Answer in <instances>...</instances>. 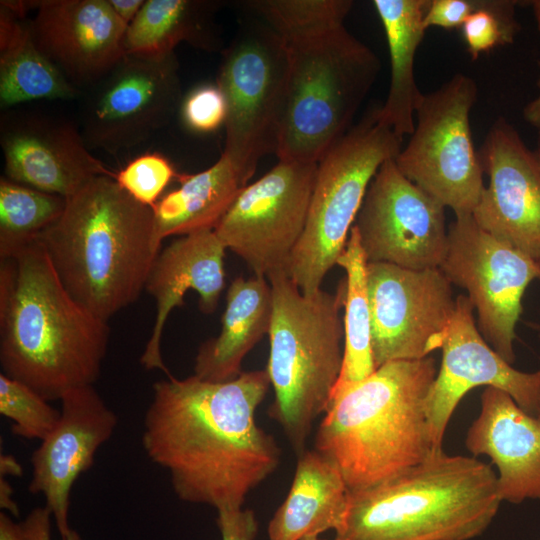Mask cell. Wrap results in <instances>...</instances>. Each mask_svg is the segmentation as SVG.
Segmentation results:
<instances>
[{
	"instance_id": "1",
	"label": "cell",
	"mask_w": 540,
	"mask_h": 540,
	"mask_svg": "<svg viewBox=\"0 0 540 540\" xmlns=\"http://www.w3.org/2000/svg\"><path fill=\"white\" fill-rule=\"evenodd\" d=\"M270 386L266 369L225 382L194 374L154 382L141 442L180 500L239 509L275 472L281 449L255 417Z\"/></svg>"
},
{
	"instance_id": "2",
	"label": "cell",
	"mask_w": 540,
	"mask_h": 540,
	"mask_svg": "<svg viewBox=\"0 0 540 540\" xmlns=\"http://www.w3.org/2000/svg\"><path fill=\"white\" fill-rule=\"evenodd\" d=\"M110 327L65 289L38 240L0 259V365L47 401L98 380Z\"/></svg>"
},
{
	"instance_id": "3",
	"label": "cell",
	"mask_w": 540,
	"mask_h": 540,
	"mask_svg": "<svg viewBox=\"0 0 540 540\" xmlns=\"http://www.w3.org/2000/svg\"><path fill=\"white\" fill-rule=\"evenodd\" d=\"M154 230L152 208L97 176L66 198L39 241L68 293L108 322L145 290L161 246Z\"/></svg>"
},
{
	"instance_id": "4",
	"label": "cell",
	"mask_w": 540,
	"mask_h": 540,
	"mask_svg": "<svg viewBox=\"0 0 540 540\" xmlns=\"http://www.w3.org/2000/svg\"><path fill=\"white\" fill-rule=\"evenodd\" d=\"M436 375L431 356L390 361L330 403L314 449L335 463L349 492L388 480L438 450L426 414Z\"/></svg>"
},
{
	"instance_id": "5",
	"label": "cell",
	"mask_w": 540,
	"mask_h": 540,
	"mask_svg": "<svg viewBox=\"0 0 540 540\" xmlns=\"http://www.w3.org/2000/svg\"><path fill=\"white\" fill-rule=\"evenodd\" d=\"M501 502L491 465L441 449L349 492L334 540H470L487 530Z\"/></svg>"
},
{
	"instance_id": "6",
	"label": "cell",
	"mask_w": 540,
	"mask_h": 540,
	"mask_svg": "<svg viewBox=\"0 0 540 540\" xmlns=\"http://www.w3.org/2000/svg\"><path fill=\"white\" fill-rule=\"evenodd\" d=\"M288 59L287 97L276 155L315 162L352 128L381 65L344 20H327L278 34Z\"/></svg>"
},
{
	"instance_id": "7",
	"label": "cell",
	"mask_w": 540,
	"mask_h": 540,
	"mask_svg": "<svg viewBox=\"0 0 540 540\" xmlns=\"http://www.w3.org/2000/svg\"><path fill=\"white\" fill-rule=\"evenodd\" d=\"M273 296L270 354L266 371L274 390L269 416L298 454L306 448L316 418L329 406L344 354L340 311L346 278L335 291L303 293L285 269L267 276Z\"/></svg>"
},
{
	"instance_id": "8",
	"label": "cell",
	"mask_w": 540,
	"mask_h": 540,
	"mask_svg": "<svg viewBox=\"0 0 540 540\" xmlns=\"http://www.w3.org/2000/svg\"><path fill=\"white\" fill-rule=\"evenodd\" d=\"M402 140L379 123L373 107L319 160L305 227L286 269L303 293L318 291L337 265L371 180L399 154Z\"/></svg>"
},
{
	"instance_id": "9",
	"label": "cell",
	"mask_w": 540,
	"mask_h": 540,
	"mask_svg": "<svg viewBox=\"0 0 540 540\" xmlns=\"http://www.w3.org/2000/svg\"><path fill=\"white\" fill-rule=\"evenodd\" d=\"M288 59L281 37L256 18L243 23L222 50L216 84L226 102L222 154L250 179L275 153L287 97Z\"/></svg>"
},
{
	"instance_id": "10",
	"label": "cell",
	"mask_w": 540,
	"mask_h": 540,
	"mask_svg": "<svg viewBox=\"0 0 540 540\" xmlns=\"http://www.w3.org/2000/svg\"><path fill=\"white\" fill-rule=\"evenodd\" d=\"M477 93L475 81L458 73L424 94L414 132L394 159L408 180L455 215L473 214L485 189L470 128Z\"/></svg>"
},
{
	"instance_id": "11",
	"label": "cell",
	"mask_w": 540,
	"mask_h": 540,
	"mask_svg": "<svg viewBox=\"0 0 540 540\" xmlns=\"http://www.w3.org/2000/svg\"><path fill=\"white\" fill-rule=\"evenodd\" d=\"M439 267L451 284L467 291L477 311V328L505 361L516 359L515 327L522 298L540 280V263L481 229L472 214L455 215Z\"/></svg>"
},
{
	"instance_id": "12",
	"label": "cell",
	"mask_w": 540,
	"mask_h": 540,
	"mask_svg": "<svg viewBox=\"0 0 540 540\" xmlns=\"http://www.w3.org/2000/svg\"><path fill=\"white\" fill-rule=\"evenodd\" d=\"M87 90L81 134L88 146L110 153L146 142L170 123L182 102L175 53L125 54Z\"/></svg>"
},
{
	"instance_id": "13",
	"label": "cell",
	"mask_w": 540,
	"mask_h": 540,
	"mask_svg": "<svg viewBox=\"0 0 540 540\" xmlns=\"http://www.w3.org/2000/svg\"><path fill=\"white\" fill-rule=\"evenodd\" d=\"M318 163L283 161L243 188L214 231L254 275L287 269L305 227Z\"/></svg>"
},
{
	"instance_id": "14",
	"label": "cell",
	"mask_w": 540,
	"mask_h": 540,
	"mask_svg": "<svg viewBox=\"0 0 540 540\" xmlns=\"http://www.w3.org/2000/svg\"><path fill=\"white\" fill-rule=\"evenodd\" d=\"M366 273L376 369L441 349L456 309L452 284L444 273L382 262L367 263Z\"/></svg>"
},
{
	"instance_id": "15",
	"label": "cell",
	"mask_w": 540,
	"mask_h": 540,
	"mask_svg": "<svg viewBox=\"0 0 540 540\" xmlns=\"http://www.w3.org/2000/svg\"><path fill=\"white\" fill-rule=\"evenodd\" d=\"M353 226L367 263L439 268L447 249L445 206L408 180L394 159L371 180Z\"/></svg>"
},
{
	"instance_id": "16",
	"label": "cell",
	"mask_w": 540,
	"mask_h": 540,
	"mask_svg": "<svg viewBox=\"0 0 540 540\" xmlns=\"http://www.w3.org/2000/svg\"><path fill=\"white\" fill-rule=\"evenodd\" d=\"M473 312L467 295L457 296L455 313L441 347L440 369L426 399L431 438L438 450L442 449L459 402L478 386L502 390L525 412L540 417V367L534 372H522L505 361L479 332Z\"/></svg>"
},
{
	"instance_id": "17",
	"label": "cell",
	"mask_w": 540,
	"mask_h": 540,
	"mask_svg": "<svg viewBox=\"0 0 540 540\" xmlns=\"http://www.w3.org/2000/svg\"><path fill=\"white\" fill-rule=\"evenodd\" d=\"M489 185L473 211L477 225L540 263V150L499 118L479 151Z\"/></svg>"
},
{
	"instance_id": "18",
	"label": "cell",
	"mask_w": 540,
	"mask_h": 540,
	"mask_svg": "<svg viewBox=\"0 0 540 540\" xmlns=\"http://www.w3.org/2000/svg\"><path fill=\"white\" fill-rule=\"evenodd\" d=\"M4 177L68 198L97 176L115 178L94 157L70 122L33 111L11 112L1 120Z\"/></svg>"
},
{
	"instance_id": "19",
	"label": "cell",
	"mask_w": 540,
	"mask_h": 540,
	"mask_svg": "<svg viewBox=\"0 0 540 540\" xmlns=\"http://www.w3.org/2000/svg\"><path fill=\"white\" fill-rule=\"evenodd\" d=\"M59 420L31 457L28 490L41 494L61 540L71 531L70 494L78 477L94 463L97 450L113 435L116 413L93 385L72 389L60 399Z\"/></svg>"
},
{
	"instance_id": "20",
	"label": "cell",
	"mask_w": 540,
	"mask_h": 540,
	"mask_svg": "<svg viewBox=\"0 0 540 540\" xmlns=\"http://www.w3.org/2000/svg\"><path fill=\"white\" fill-rule=\"evenodd\" d=\"M35 10L36 44L82 92L125 55L127 26L108 0H42Z\"/></svg>"
},
{
	"instance_id": "21",
	"label": "cell",
	"mask_w": 540,
	"mask_h": 540,
	"mask_svg": "<svg viewBox=\"0 0 540 540\" xmlns=\"http://www.w3.org/2000/svg\"><path fill=\"white\" fill-rule=\"evenodd\" d=\"M225 251L215 231L204 230L182 235L159 252L145 284L155 301L153 329L140 357L145 369L170 375L161 354L162 335L170 313L183 305L189 290L198 293L202 312L215 311L225 285Z\"/></svg>"
},
{
	"instance_id": "22",
	"label": "cell",
	"mask_w": 540,
	"mask_h": 540,
	"mask_svg": "<svg viewBox=\"0 0 540 540\" xmlns=\"http://www.w3.org/2000/svg\"><path fill=\"white\" fill-rule=\"evenodd\" d=\"M480 399V412L466 434L467 450L474 457L488 456L496 466L502 501L540 499V417L497 388L486 387Z\"/></svg>"
},
{
	"instance_id": "23",
	"label": "cell",
	"mask_w": 540,
	"mask_h": 540,
	"mask_svg": "<svg viewBox=\"0 0 540 540\" xmlns=\"http://www.w3.org/2000/svg\"><path fill=\"white\" fill-rule=\"evenodd\" d=\"M349 490L327 456L305 449L298 454L290 490L267 526L269 540H308L343 522Z\"/></svg>"
},
{
	"instance_id": "24",
	"label": "cell",
	"mask_w": 540,
	"mask_h": 540,
	"mask_svg": "<svg viewBox=\"0 0 540 540\" xmlns=\"http://www.w3.org/2000/svg\"><path fill=\"white\" fill-rule=\"evenodd\" d=\"M272 313L273 296L267 277H236L227 290L220 333L200 345L194 375L211 382L238 377L244 357L269 334Z\"/></svg>"
},
{
	"instance_id": "25",
	"label": "cell",
	"mask_w": 540,
	"mask_h": 540,
	"mask_svg": "<svg viewBox=\"0 0 540 540\" xmlns=\"http://www.w3.org/2000/svg\"><path fill=\"white\" fill-rule=\"evenodd\" d=\"M431 0H374L390 56V84L384 104L377 107L380 124L401 139L415 129L414 116L424 94L417 86L414 63L424 38V18Z\"/></svg>"
},
{
	"instance_id": "26",
	"label": "cell",
	"mask_w": 540,
	"mask_h": 540,
	"mask_svg": "<svg viewBox=\"0 0 540 540\" xmlns=\"http://www.w3.org/2000/svg\"><path fill=\"white\" fill-rule=\"evenodd\" d=\"M177 178L179 187L153 208L155 238L160 245L171 235L214 230L249 180L224 154L209 168Z\"/></svg>"
},
{
	"instance_id": "27",
	"label": "cell",
	"mask_w": 540,
	"mask_h": 540,
	"mask_svg": "<svg viewBox=\"0 0 540 540\" xmlns=\"http://www.w3.org/2000/svg\"><path fill=\"white\" fill-rule=\"evenodd\" d=\"M71 84L36 44L29 21L0 3V107L37 100H73Z\"/></svg>"
},
{
	"instance_id": "28",
	"label": "cell",
	"mask_w": 540,
	"mask_h": 540,
	"mask_svg": "<svg viewBox=\"0 0 540 540\" xmlns=\"http://www.w3.org/2000/svg\"><path fill=\"white\" fill-rule=\"evenodd\" d=\"M222 5L216 0H145L127 27L124 53L166 55L181 43L206 52L220 51L222 39L215 20Z\"/></svg>"
},
{
	"instance_id": "29",
	"label": "cell",
	"mask_w": 540,
	"mask_h": 540,
	"mask_svg": "<svg viewBox=\"0 0 540 540\" xmlns=\"http://www.w3.org/2000/svg\"><path fill=\"white\" fill-rule=\"evenodd\" d=\"M337 265L346 272L345 313L343 317L344 354L342 370L332 392L330 403L376 370L371 347L367 260L360 244L358 231L354 226L350 230L346 246L337 260Z\"/></svg>"
},
{
	"instance_id": "30",
	"label": "cell",
	"mask_w": 540,
	"mask_h": 540,
	"mask_svg": "<svg viewBox=\"0 0 540 540\" xmlns=\"http://www.w3.org/2000/svg\"><path fill=\"white\" fill-rule=\"evenodd\" d=\"M66 198L0 179V259L39 240L63 213Z\"/></svg>"
},
{
	"instance_id": "31",
	"label": "cell",
	"mask_w": 540,
	"mask_h": 540,
	"mask_svg": "<svg viewBox=\"0 0 540 540\" xmlns=\"http://www.w3.org/2000/svg\"><path fill=\"white\" fill-rule=\"evenodd\" d=\"M0 413L12 422L14 435L40 440L54 429L60 411L26 384L0 374Z\"/></svg>"
},
{
	"instance_id": "32",
	"label": "cell",
	"mask_w": 540,
	"mask_h": 540,
	"mask_svg": "<svg viewBox=\"0 0 540 540\" xmlns=\"http://www.w3.org/2000/svg\"><path fill=\"white\" fill-rule=\"evenodd\" d=\"M517 3L511 0H478L476 10L461 27L473 60L481 53L514 42L520 30L515 18Z\"/></svg>"
},
{
	"instance_id": "33",
	"label": "cell",
	"mask_w": 540,
	"mask_h": 540,
	"mask_svg": "<svg viewBox=\"0 0 540 540\" xmlns=\"http://www.w3.org/2000/svg\"><path fill=\"white\" fill-rule=\"evenodd\" d=\"M177 175L166 157L145 153L117 172L115 180L136 201L153 209L164 189Z\"/></svg>"
},
{
	"instance_id": "34",
	"label": "cell",
	"mask_w": 540,
	"mask_h": 540,
	"mask_svg": "<svg viewBox=\"0 0 540 540\" xmlns=\"http://www.w3.org/2000/svg\"><path fill=\"white\" fill-rule=\"evenodd\" d=\"M181 117L186 127L197 133L217 130L226 120V102L217 84H202L182 100Z\"/></svg>"
},
{
	"instance_id": "35",
	"label": "cell",
	"mask_w": 540,
	"mask_h": 540,
	"mask_svg": "<svg viewBox=\"0 0 540 540\" xmlns=\"http://www.w3.org/2000/svg\"><path fill=\"white\" fill-rule=\"evenodd\" d=\"M477 4L478 0H431L424 26L426 29L431 26L443 29L462 27Z\"/></svg>"
},
{
	"instance_id": "36",
	"label": "cell",
	"mask_w": 540,
	"mask_h": 540,
	"mask_svg": "<svg viewBox=\"0 0 540 540\" xmlns=\"http://www.w3.org/2000/svg\"><path fill=\"white\" fill-rule=\"evenodd\" d=\"M216 524L221 540H255L258 521L251 509H227L217 511Z\"/></svg>"
},
{
	"instance_id": "37",
	"label": "cell",
	"mask_w": 540,
	"mask_h": 540,
	"mask_svg": "<svg viewBox=\"0 0 540 540\" xmlns=\"http://www.w3.org/2000/svg\"><path fill=\"white\" fill-rule=\"evenodd\" d=\"M52 515L47 507L33 509L27 517L19 523L22 540H51ZM63 540H82L79 533L71 529Z\"/></svg>"
},
{
	"instance_id": "38",
	"label": "cell",
	"mask_w": 540,
	"mask_h": 540,
	"mask_svg": "<svg viewBox=\"0 0 540 540\" xmlns=\"http://www.w3.org/2000/svg\"><path fill=\"white\" fill-rule=\"evenodd\" d=\"M112 9L128 27L135 19L145 0H108Z\"/></svg>"
},
{
	"instance_id": "39",
	"label": "cell",
	"mask_w": 540,
	"mask_h": 540,
	"mask_svg": "<svg viewBox=\"0 0 540 540\" xmlns=\"http://www.w3.org/2000/svg\"><path fill=\"white\" fill-rule=\"evenodd\" d=\"M540 70V59L537 61ZM538 95L523 109V117L526 122L540 131V74L537 80Z\"/></svg>"
},
{
	"instance_id": "40",
	"label": "cell",
	"mask_w": 540,
	"mask_h": 540,
	"mask_svg": "<svg viewBox=\"0 0 540 540\" xmlns=\"http://www.w3.org/2000/svg\"><path fill=\"white\" fill-rule=\"evenodd\" d=\"M13 490L5 478L0 479V506L4 511H8L12 516L18 517L19 509L12 499Z\"/></svg>"
},
{
	"instance_id": "41",
	"label": "cell",
	"mask_w": 540,
	"mask_h": 540,
	"mask_svg": "<svg viewBox=\"0 0 540 540\" xmlns=\"http://www.w3.org/2000/svg\"><path fill=\"white\" fill-rule=\"evenodd\" d=\"M0 540H22L19 523L3 511L0 513Z\"/></svg>"
},
{
	"instance_id": "42",
	"label": "cell",
	"mask_w": 540,
	"mask_h": 540,
	"mask_svg": "<svg viewBox=\"0 0 540 540\" xmlns=\"http://www.w3.org/2000/svg\"><path fill=\"white\" fill-rule=\"evenodd\" d=\"M0 471L1 476H5L6 474L10 475H21L22 474V468L18 464V462L14 459V457L9 455H2L0 459Z\"/></svg>"
},
{
	"instance_id": "43",
	"label": "cell",
	"mask_w": 540,
	"mask_h": 540,
	"mask_svg": "<svg viewBox=\"0 0 540 540\" xmlns=\"http://www.w3.org/2000/svg\"><path fill=\"white\" fill-rule=\"evenodd\" d=\"M531 3L533 7L534 16L536 19L537 28L540 33V0H535V1H532Z\"/></svg>"
},
{
	"instance_id": "44",
	"label": "cell",
	"mask_w": 540,
	"mask_h": 540,
	"mask_svg": "<svg viewBox=\"0 0 540 540\" xmlns=\"http://www.w3.org/2000/svg\"><path fill=\"white\" fill-rule=\"evenodd\" d=\"M308 540H327V539H322L320 537H316V538H312V539H308Z\"/></svg>"
}]
</instances>
